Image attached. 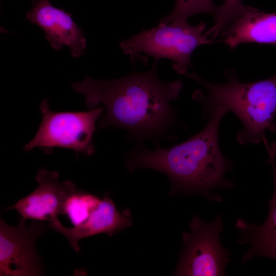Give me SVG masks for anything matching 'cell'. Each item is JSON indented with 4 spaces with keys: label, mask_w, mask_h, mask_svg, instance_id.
<instances>
[{
    "label": "cell",
    "mask_w": 276,
    "mask_h": 276,
    "mask_svg": "<svg viewBox=\"0 0 276 276\" xmlns=\"http://www.w3.org/2000/svg\"><path fill=\"white\" fill-rule=\"evenodd\" d=\"M228 112L224 106L216 107L202 130L173 147L157 145L149 150L138 142L127 154L126 166L131 172L144 168L166 174L175 191L198 192L209 197L214 189L234 188V183L224 177L234 164L223 156L218 143L220 123Z\"/></svg>",
    "instance_id": "obj_2"
},
{
    "label": "cell",
    "mask_w": 276,
    "mask_h": 276,
    "mask_svg": "<svg viewBox=\"0 0 276 276\" xmlns=\"http://www.w3.org/2000/svg\"><path fill=\"white\" fill-rule=\"evenodd\" d=\"M27 220L22 218L13 226L1 218V276L41 275L44 271L35 243L49 225L35 220L27 225Z\"/></svg>",
    "instance_id": "obj_7"
},
{
    "label": "cell",
    "mask_w": 276,
    "mask_h": 276,
    "mask_svg": "<svg viewBox=\"0 0 276 276\" xmlns=\"http://www.w3.org/2000/svg\"><path fill=\"white\" fill-rule=\"evenodd\" d=\"M221 34L223 41L231 49L244 43L276 44V13H266L250 7Z\"/></svg>",
    "instance_id": "obj_11"
},
{
    "label": "cell",
    "mask_w": 276,
    "mask_h": 276,
    "mask_svg": "<svg viewBox=\"0 0 276 276\" xmlns=\"http://www.w3.org/2000/svg\"><path fill=\"white\" fill-rule=\"evenodd\" d=\"M250 7L244 6L242 0H224L217 7L213 16L215 24L204 33L205 35L214 40L225 28L244 15Z\"/></svg>",
    "instance_id": "obj_14"
},
{
    "label": "cell",
    "mask_w": 276,
    "mask_h": 276,
    "mask_svg": "<svg viewBox=\"0 0 276 276\" xmlns=\"http://www.w3.org/2000/svg\"><path fill=\"white\" fill-rule=\"evenodd\" d=\"M38 184L31 193L6 210H15L25 219L53 222L64 214L66 200L76 191L72 181L60 182L55 171L40 169L36 176Z\"/></svg>",
    "instance_id": "obj_8"
},
{
    "label": "cell",
    "mask_w": 276,
    "mask_h": 276,
    "mask_svg": "<svg viewBox=\"0 0 276 276\" xmlns=\"http://www.w3.org/2000/svg\"><path fill=\"white\" fill-rule=\"evenodd\" d=\"M224 74L227 82L215 84L203 80L196 73H187V76L207 90L205 94L201 89H197L192 98L201 104L205 118L220 106L235 113L243 126L237 134L239 144L263 141L266 146L265 131L276 114V75L264 80L242 83L235 71L227 69Z\"/></svg>",
    "instance_id": "obj_3"
},
{
    "label": "cell",
    "mask_w": 276,
    "mask_h": 276,
    "mask_svg": "<svg viewBox=\"0 0 276 276\" xmlns=\"http://www.w3.org/2000/svg\"><path fill=\"white\" fill-rule=\"evenodd\" d=\"M97 196L84 192L76 191L66 200L64 215H66L74 225L85 221L100 201Z\"/></svg>",
    "instance_id": "obj_13"
},
{
    "label": "cell",
    "mask_w": 276,
    "mask_h": 276,
    "mask_svg": "<svg viewBox=\"0 0 276 276\" xmlns=\"http://www.w3.org/2000/svg\"><path fill=\"white\" fill-rule=\"evenodd\" d=\"M190 232L183 234V248L174 273L175 275L217 276L225 275L229 261L228 251L221 244L220 233L223 229L220 215L211 223L193 216Z\"/></svg>",
    "instance_id": "obj_6"
},
{
    "label": "cell",
    "mask_w": 276,
    "mask_h": 276,
    "mask_svg": "<svg viewBox=\"0 0 276 276\" xmlns=\"http://www.w3.org/2000/svg\"><path fill=\"white\" fill-rule=\"evenodd\" d=\"M275 157L269 158L272 167L274 193L269 202L267 218L261 225H256L239 219L236 226L241 235L239 243H249V249L243 255L242 262L258 256H265L276 260V166Z\"/></svg>",
    "instance_id": "obj_12"
},
{
    "label": "cell",
    "mask_w": 276,
    "mask_h": 276,
    "mask_svg": "<svg viewBox=\"0 0 276 276\" xmlns=\"http://www.w3.org/2000/svg\"><path fill=\"white\" fill-rule=\"evenodd\" d=\"M270 131L276 133V124L271 123L268 128ZM269 155L276 156V141L273 142L270 145L266 147Z\"/></svg>",
    "instance_id": "obj_16"
},
{
    "label": "cell",
    "mask_w": 276,
    "mask_h": 276,
    "mask_svg": "<svg viewBox=\"0 0 276 276\" xmlns=\"http://www.w3.org/2000/svg\"><path fill=\"white\" fill-rule=\"evenodd\" d=\"M32 5L26 14L27 19L44 31L45 39L55 51L65 45L73 57L84 54L86 39L71 14L54 7L49 0H32Z\"/></svg>",
    "instance_id": "obj_9"
},
{
    "label": "cell",
    "mask_w": 276,
    "mask_h": 276,
    "mask_svg": "<svg viewBox=\"0 0 276 276\" xmlns=\"http://www.w3.org/2000/svg\"><path fill=\"white\" fill-rule=\"evenodd\" d=\"M49 101L44 99L40 104L42 118L35 136L22 148L30 151L39 147L46 153L54 148H67L77 154L91 156L95 151L93 136L98 127L96 122L104 108L99 107L86 111L54 112Z\"/></svg>",
    "instance_id": "obj_5"
},
{
    "label": "cell",
    "mask_w": 276,
    "mask_h": 276,
    "mask_svg": "<svg viewBox=\"0 0 276 276\" xmlns=\"http://www.w3.org/2000/svg\"><path fill=\"white\" fill-rule=\"evenodd\" d=\"M206 23L196 26L188 21L159 24L150 30H145L128 39L123 40L120 47L129 56L132 63L147 64L148 57L158 62L162 58L172 61V67L179 74H186L191 66V56L195 49L214 40L203 33Z\"/></svg>",
    "instance_id": "obj_4"
},
{
    "label": "cell",
    "mask_w": 276,
    "mask_h": 276,
    "mask_svg": "<svg viewBox=\"0 0 276 276\" xmlns=\"http://www.w3.org/2000/svg\"><path fill=\"white\" fill-rule=\"evenodd\" d=\"M216 8L213 0H176L172 12L160 21L166 24L186 22L190 16L200 13H208L214 16Z\"/></svg>",
    "instance_id": "obj_15"
},
{
    "label": "cell",
    "mask_w": 276,
    "mask_h": 276,
    "mask_svg": "<svg viewBox=\"0 0 276 276\" xmlns=\"http://www.w3.org/2000/svg\"><path fill=\"white\" fill-rule=\"evenodd\" d=\"M131 224L130 211L126 209L119 212L113 201L105 194L88 219L82 224L67 228L57 219L50 223L49 228L62 234L71 246L78 252L80 250L78 245L80 240L101 233L111 236Z\"/></svg>",
    "instance_id": "obj_10"
},
{
    "label": "cell",
    "mask_w": 276,
    "mask_h": 276,
    "mask_svg": "<svg viewBox=\"0 0 276 276\" xmlns=\"http://www.w3.org/2000/svg\"><path fill=\"white\" fill-rule=\"evenodd\" d=\"M157 63L154 62L147 72H131L121 78L97 80L85 76L74 82V90L85 96L89 109L101 104L106 112L99 120L100 127H113L126 130L128 139L144 143L150 139L155 146L165 138L175 137L169 133L170 128L179 125L177 110L170 102L176 100L182 89L181 81H161L157 75Z\"/></svg>",
    "instance_id": "obj_1"
}]
</instances>
